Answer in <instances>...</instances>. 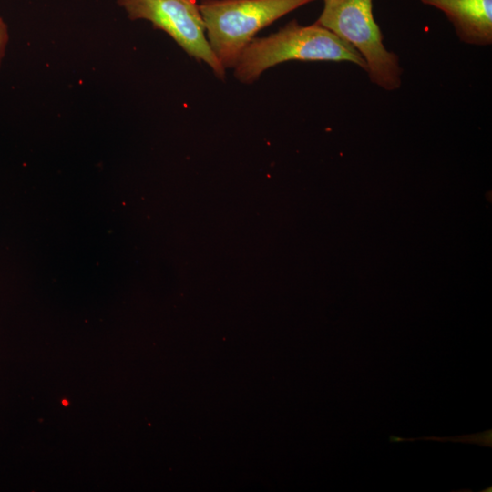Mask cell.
<instances>
[{"mask_svg":"<svg viewBox=\"0 0 492 492\" xmlns=\"http://www.w3.org/2000/svg\"><path fill=\"white\" fill-rule=\"evenodd\" d=\"M292 60L346 61L367 70L351 44L316 22L302 26L292 20L274 34L253 38L233 67L234 75L242 83H251L271 67Z\"/></svg>","mask_w":492,"mask_h":492,"instance_id":"1","label":"cell"},{"mask_svg":"<svg viewBox=\"0 0 492 492\" xmlns=\"http://www.w3.org/2000/svg\"><path fill=\"white\" fill-rule=\"evenodd\" d=\"M9 41L8 26L5 20L0 17V66L5 55L6 46Z\"/></svg>","mask_w":492,"mask_h":492,"instance_id":"6","label":"cell"},{"mask_svg":"<svg viewBox=\"0 0 492 492\" xmlns=\"http://www.w3.org/2000/svg\"><path fill=\"white\" fill-rule=\"evenodd\" d=\"M62 404H63V405H65V406L68 405V402H67V400H63V401H62Z\"/></svg>","mask_w":492,"mask_h":492,"instance_id":"7","label":"cell"},{"mask_svg":"<svg viewBox=\"0 0 492 492\" xmlns=\"http://www.w3.org/2000/svg\"><path fill=\"white\" fill-rule=\"evenodd\" d=\"M440 10L465 44H492V0H419Z\"/></svg>","mask_w":492,"mask_h":492,"instance_id":"5","label":"cell"},{"mask_svg":"<svg viewBox=\"0 0 492 492\" xmlns=\"http://www.w3.org/2000/svg\"><path fill=\"white\" fill-rule=\"evenodd\" d=\"M130 19H145L161 29L190 56L211 67L219 78L225 68L208 42L204 23L196 0H118Z\"/></svg>","mask_w":492,"mask_h":492,"instance_id":"4","label":"cell"},{"mask_svg":"<svg viewBox=\"0 0 492 492\" xmlns=\"http://www.w3.org/2000/svg\"><path fill=\"white\" fill-rule=\"evenodd\" d=\"M316 23L351 44L364 59L370 81L395 91L402 85L403 69L398 56L383 43L373 14V0H323Z\"/></svg>","mask_w":492,"mask_h":492,"instance_id":"3","label":"cell"},{"mask_svg":"<svg viewBox=\"0 0 492 492\" xmlns=\"http://www.w3.org/2000/svg\"><path fill=\"white\" fill-rule=\"evenodd\" d=\"M315 0H201L199 5L211 50L226 69L262 28Z\"/></svg>","mask_w":492,"mask_h":492,"instance_id":"2","label":"cell"}]
</instances>
